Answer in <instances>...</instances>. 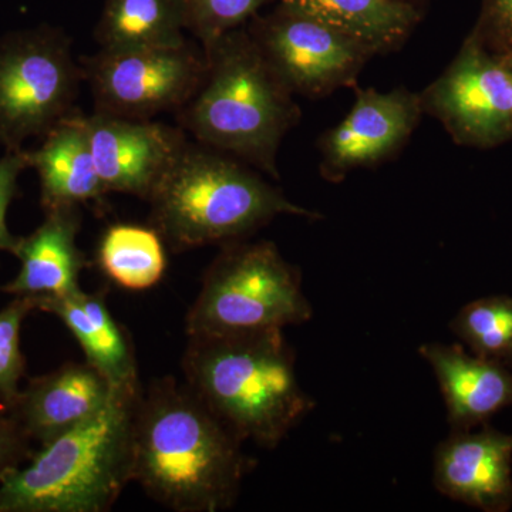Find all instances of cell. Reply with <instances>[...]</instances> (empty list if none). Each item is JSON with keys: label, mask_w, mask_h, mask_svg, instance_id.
I'll list each match as a JSON object with an SVG mask.
<instances>
[{"label": "cell", "mask_w": 512, "mask_h": 512, "mask_svg": "<svg viewBox=\"0 0 512 512\" xmlns=\"http://www.w3.org/2000/svg\"><path fill=\"white\" fill-rule=\"evenodd\" d=\"M242 444L187 384L161 377L134 409L131 481L168 510H229L256 464Z\"/></svg>", "instance_id": "6da1fadb"}, {"label": "cell", "mask_w": 512, "mask_h": 512, "mask_svg": "<svg viewBox=\"0 0 512 512\" xmlns=\"http://www.w3.org/2000/svg\"><path fill=\"white\" fill-rule=\"evenodd\" d=\"M184 383L239 440L274 450L315 409L284 330L188 336Z\"/></svg>", "instance_id": "7a4b0ae2"}, {"label": "cell", "mask_w": 512, "mask_h": 512, "mask_svg": "<svg viewBox=\"0 0 512 512\" xmlns=\"http://www.w3.org/2000/svg\"><path fill=\"white\" fill-rule=\"evenodd\" d=\"M205 57L204 82L177 111L180 127L202 146L237 158L278 181L279 148L302 119L295 94L247 29L222 36Z\"/></svg>", "instance_id": "3957f363"}, {"label": "cell", "mask_w": 512, "mask_h": 512, "mask_svg": "<svg viewBox=\"0 0 512 512\" xmlns=\"http://www.w3.org/2000/svg\"><path fill=\"white\" fill-rule=\"evenodd\" d=\"M147 201L151 227L174 252L247 239L281 215L322 218L251 165L197 141H187Z\"/></svg>", "instance_id": "277c9868"}, {"label": "cell", "mask_w": 512, "mask_h": 512, "mask_svg": "<svg viewBox=\"0 0 512 512\" xmlns=\"http://www.w3.org/2000/svg\"><path fill=\"white\" fill-rule=\"evenodd\" d=\"M141 392L114 393L99 413L40 446L0 483V512L111 510L133 483L131 434Z\"/></svg>", "instance_id": "5b68a950"}, {"label": "cell", "mask_w": 512, "mask_h": 512, "mask_svg": "<svg viewBox=\"0 0 512 512\" xmlns=\"http://www.w3.org/2000/svg\"><path fill=\"white\" fill-rule=\"evenodd\" d=\"M313 316L301 272L272 241L222 245L185 319L188 336H215L303 325Z\"/></svg>", "instance_id": "8992f818"}, {"label": "cell", "mask_w": 512, "mask_h": 512, "mask_svg": "<svg viewBox=\"0 0 512 512\" xmlns=\"http://www.w3.org/2000/svg\"><path fill=\"white\" fill-rule=\"evenodd\" d=\"M84 82L70 42L59 30L37 28L0 37V144L23 150L74 113Z\"/></svg>", "instance_id": "52a82bcc"}, {"label": "cell", "mask_w": 512, "mask_h": 512, "mask_svg": "<svg viewBox=\"0 0 512 512\" xmlns=\"http://www.w3.org/2000/svg\"><path fill=\"white\" fill-rule=\"evenodd\" d=\"M204 50L180 46L99 49L82 62L84 82L93 93L94 111L153 120L178 111L194 97L207 74Z\"/></svg>", "instance_id": "ba28073f"}, {"label": "cell", "mask_w": 512, "mask_h": 512, "mask_svg": "<svg viewBox=\"0 0 512 512\" xmlns=\"http://www.w3.org/2000/svg\"><path fill=\"white\" fill-rule=\"evenodd\" d=\"M420 94L424 116L461 147L491 150L512 140V66L468 35L453 62Z\"/></svg>", "instance_id": "9c48e42d"}, {"label": "cell", "mask_w": 512, "mask_h": 512, "mask_svg": "<svg viewBox=\"0 0 512 512\" xmlns=\"http://www.w3.org/2000/svg\"><path fill=\"white\" fill-rule=\"evenodd\" d=\"M249 35L295 96L322 99L355 86L375 53L355 37L281 5Z\"/></svg>", "instance_id": "30bf717a"}, {"label": "cell", "mask_w": 512, "mask_h": 512, "mask_svg": "<svg viewBox=\"0 0 512 512\" xmlns=\"http://www.w3.org/2000/svg\"><path fill=\"white\" fill-rule=\"evenodd\" d=\"M423 116L419 93L404 87L390 92L356 89L345 119L319 138L320 177L338 184L353 171L392 160L409 143Z\"/></svg>", "instance_id": "8fae6325"}, {"label": "cell", "mask_w": 512, "mask_h": 512, "mask_svg": "<svg viewBox=\"0 0 512 512\" xmlns=\"http://www.w3.org/2000/svg\"><path fill=\"white\" fill-rule=\"evenodd\" d=\"M82 120L107 192L146 201L188 141L183 128L153 120L124 119L100 111L82 114Z\"/></svg>", "instance_id": "7c38bea8"}, {"label": "cell", "mask_w": 512, "mask_h": 512, "mask_svg": "<svg viewBox=\"0 0 512 512\" xmlns=\"http://www.w3.org/2000/svg\"><path fill=\"white\" fill-rule=\"evenodd\" d=\"M439 493L485 512L512 508V434L485 424L480 431L451 430L434 451Z\"/></svg>", "instance_id": "4fadbf2b"}, {"label": "cell", "mask_w": 512, "mask_h": 512, "mask_svg": "<svg viewBox=\"0 0 512 512\" xmlns=\"http://www.w3.org/2000/svg\"><path fill=\"white\" fill-rule=\"evenodd\" d=\"M116 392L89 363H66L30 379L5 412L32 443L43 446L99 413Z\"/></svg>", "instance_id": "5bb4252c"}, {"label": "cell", "mask_w": 512, "mask_h": 512, "mask_svg": "<svg viewBox=\"0 0 512 512\" xmlns=\"http://www.w3.org/2000/svg\"><path fill=\"white\" fill-rule=\"evenodd\" d=\"M82 215L79 207L45 212V221L28 237L18 239L13 255L18 275L2 291L33 301L64 298L82 291L80 275L87 261L77 247Z\"/></svg>", "instance_id": "9a60e30c"}, {"label": "cell", "mask_w": 512, "mask_h": 512, "mask_svg": "<svg viewBox=\"0 0 512 512\" xmlns=\"http://www.w3.org/2000/svg\"><path fill=\"white\" fill-rule=\"evenodd\" d=\"M419 352L437 377L451 430L483 427L512 406L511 367L446 343H424Z\"/></svg>", "instance_id": "2e32d148"}, {"label": "cell", "mask_w": 512, "mask_h": 512, "mask_svg": "<svg viewBox=\"0 0 512 512\" xmlns=\"http://www.w3.org/2000/svg\"><path fill=\"white\" fill-rule=\"evenodd\" d=\"M37 311L57 316L82 346L86 362L109 380L117 392L143 390L133 343L111 315L103 292L79 291L64 298L35 301Z\"/></svg>", "instance_id": "e0dca14e"}, {"label": "cell", "mask_w": 512, "mask_h": 512, "mask_svg": "<svg viewBox=\"0 0 512 512\" xmlns=\"http://www.w3.org/2000/svg\"><path fill=\"white\" fill-rule=\"evenodd\" d=\"M29 161L39 174L45 212L80 207L109 194L97 173L82 114L77 111L49 131L42 146L29 151Z\"/></svg>", "instance_id": "ac0fdd59"}, {"label": "cell", "mask_w": 512, "mask_h": 512, "mask_svg": "<svg viewBox=\"0 0 512 512\" xmlns=\"http://www.w3.org/2000/svg\"><path fill=\"white\" fill-rule=\"evenodd\" d=\"M282 5L355 37L376 56L402 49L420 22L409 0H282Z\"/></svg>", "instance_id": "d6986e66"}, {"label": "cell", "mask_w": 512, "mask_h": 512, "mask_svg": "<svg viewBox=\"0 0 512 512\" xmlns=\"http://www.w3.org/2000/svg\"><path fill=\"white\" fill-rule=\"evenodd\" d=\"M184 29L181 0H106L96 40L106 50L180 46Z\"/></svg>", "instance_id": "ffe728a7"}, {"label": "cell", "mask_w": 512, "mask_h": 512, "mask_svg": "<svg viewBox=\"0 0 512 512\" xmlns=\"http://www.w3.org/2000/svg\"><path fill=\"white\" fill-rule=\"evenodd\" d=\"M97 259L101 271L127 291L153 288L163 278L164 241L153 227L113 225L101 238Z\"/></svg>", "instance_id": "44dd1931"}, {"label": "cell", "mask_w": 512, "mask_h": 512, "mask_svg": "<svg viewBox=\"0 0 512 512\" xmlns=\"http://www.w3.org/2000/svg\"><path fill=\"white\" fill-rule=\"evenodd\" d=\"M450 329L473 355L512 367V298L497 295L464 305Z\"/></svg>", "instance_id": "7402d4cb"}, {"label": "cell", "mask_w": 512, "mask_h": 512, "mask_svg": "<svg viewBox=\"0 0 512 512\" xmlns=\"http://www.w3.org/2000/svg\"><path fill=\"white\" fill-rule=\"evenodd\" d=\"M187 29L201 42L205 52L222 36L241 28L268 0H181Z\"/></svg>", "instance_id": "603a6c76"}, {"label": "cell", "mask_w": 512, "mask_h": 512, "mask_svg": "<svg viewBox=\"0 0 512 512\" xmlns=\"http://www.w3.org/2000/svg\"><path fill=\"white\" fill-rule=\"evenodd\" d=\"M37 311L35 301L15 296L0 311V409L8 410L20 392L26 362L20 348V330L29 313Z\"/></svg>", "instance_id": "cb8c5ba5"}, {"label": "cell", "mask_w": 512, "mask_h": 512, "mask_svg": "<svg viewBox=\"0 0 512 512\" xmlns=\"http://www.w3.org/2000/svg\"><path fill=\"white\" fill-rule=\"evenodd\" d=\"M471 35L494 55L512 59V0H483Z\"/></svg>", "instance_id": "d4e9b609"}, {"label": "cell", "mask_w": 512, "mask_h": 512, "mask_svg": "<svg viewBox=\"0 0 512 512\" xmlns=\"http://www.w3.org/2000/svg\"><path fill=\"white\" fill-rule=\"evenodd\" d=\"M29 167V151H6L0 158V252L13 254L18 244L19 238L10 234L6 214L18 190L19 175Z\"/></svg>", "instance_id": "484cf974"}, {"label": "cell", "mask_w": 512, "mask_h": 512, "mask_svg": "<svg viewBox=\"0 0 512 512\" xmlns=\"http://www.w3.org/2000/svg\"><path fill=\"white\" fill-rule=\"evenodd\" d=\"M32 441L20 429L18 421L0 409V483L18 470L35 453Z\"/></svg>", "instance_id": "4316f807"}, {"label": "cell", "mask_w": 512, "mask_h": 512, "mask_svg": "<svg viewBox=\"0 0 512 512\" xmlns=\"http://www.w3.org/2000/svg\"><path fill=\"white\" fill-rule=\"evenodd\" d=\"M508 60H510V62H511V66H512V59H508Z\"/></svg>", "instance_id": "83f0119b"}]
</instances>
